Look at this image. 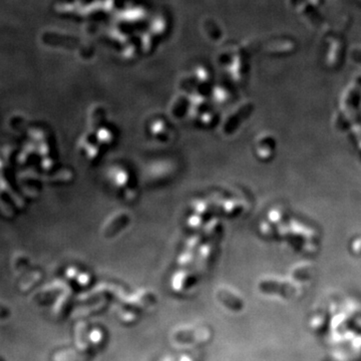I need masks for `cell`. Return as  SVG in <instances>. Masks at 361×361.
I'll list each match as a JSON object with an SVG mask.
<instances>
[{
  "mask_svg": "<svg viewBox=\"0 0 361 361\" xmlns=\"http://www.w3.org/2000/svg\"><path fill=\"white\" fill-rule=\"evenodd\" d=\"M112 186L126 202L131 203L138 199L139 188L133 173L126 166L115 165L109 171Z\"/></svg>",
  "mask_w": 361,
  "mask_h": 361,
  "instance_id": "1",
  "label": "cell"
},
{
  "mask_svg": "<svg viewBox=\"0 0 361 361\" xmlns=\"http://www.w3.org/2000/svg\"><path fill=\"white\" fill-rule=\"evenodd\" d=\"M78 149L80 155L89 164H97L103 156V147L98 142L93 131L83 134L79 140Z\"/></svg>",
  "mask_w": 361,
  "mask_h": 361,
  "instance_id": "2",
  "label": "cell"
},
{
  "mask_svg": "<svg viewBox=\"0 0 361 361\" xmlns=\"http://www.w3.org/2000/svg\"><path fill=\"white\" fill-rule=\"evenodd\" d=\"M149 133L153 140L160 144H170L175 138V131L172 125L164 118L152 120L149 125Z\"/></svg>",
  "mask_w": 361,
  "mask_h": 361,
  "instance_id": "3",
  "label": "cell"
},
{
  "mask_svg": "<svg viewBox=\"0 0 361 361\" xmlns=\"http://www.w3.org/2000/svg\"><path fill=\"white\" fill-rule=\"evenodd\" d=\"M131 221V216L126 211H118L114 213L105 222L102 233L106 239H111L119 235L124 229H126Z\"/></svg>",
  "mask_w": 361,
  "mask_h": 361,
  "instance_id": "4",
  "label": "cell"
},
{
  "mask_svg": "<svg viewBox=\"0 0 361 361\" xmlns=\"http://www.w3.org/2000/svg\"><path fill=\"white\" fill-rule=\"evenodd\" d=\"M215 208H218V210L227 218H235L238 215H240L243 211V205L242 202H240V199L230 196V195H219L218 201L215 200L213 202Z\"/></svg>",
  "mask_w": 361,
  "mask_h": 361,
  "instance_id": "5",
  "label": "cell"
},
{
  "mask_svg": "<svg viewBox=\"0 0 361 361\" xmlns=\"http://www.w3.org/2000/svg\"><path fill=\"white\" fill-rule=\"evenodd\" d=\"M197 283V276L189 268H180L172 277L171 286L176 293H184Z\"/></svg>",
  "mask_w": 361,
  "mask_h": 361,
  "instance_id": "6",
  "label": "cell"
},
{
  "mask_svg": "<svg viewBox=\"0 0 361 361\" xmlns=\"http://www.w3.org/2000/svg\"><path fill=\"white\" fill-rule=\"evenodd\" d=\"M217 242L215 241H211V240H207L204 239L203 243L201 244L198 252H197V256H196V266L197 268L201 271V270H206L209 266V264L211 263L213 257H214V253H215V247H216Z\"/></svg>",
  "mask_w": 361,
  "mask_h": 361,
  "instance_id": "7",
  "label": "cell"
},
{
  "mask_svg": "<svg viewBox=\"0 0 361 361\" xmlns=\"http://www.w3.org/2000/svg\"><path fill=\"white\" fill-rule=\"evenodd\" d=\"M92 131L94 132L98 142L104 149L114 146L118 139L117 130L112 125H109L106 122Z\"/></svg>",
  "mask_w": 361,
  "mask_h": 361,
  "instance_id": "8",
  "label": "cell"
},
{
  "mask_svg": "<svg viewBox=\"0 0 361 361\" xmlns=\"http://www.w3.org/2000/svg\"><path fill=\"white\" fill-rule=\"evenodd\" d=\"M204 238L207 240L218 242L223 234V224L217 217H212L203 228Z\"/></svg>",
  "mask_w": 361,
  "mask_h": 361,
  "instance_id": "9",
  "label": "cell"
},
{
  "mask_svg": "<svg viewBox=\"0 0 361 361\" xmlns=\"http://www.w3.org/2000/svg\"><path fill=\"white\" fill-rule=\"evenodd\" d=\"M214 210L215 206L212 201L204 198H198L193 200L192 202V212L196 213L206 220H210L214 217Z\"/></svg>",
  "mask_w": 361,
  "mask_h": 361,
  "instance_id": "10",
  "label": "cell"
},
{
  "mask_svg": "<svg viewBox=\"0 0 361 361\" xmlns=\"http://www.w3.org/2000/svg\"><path fill=\"white\" fill-rule=\"evenodd\" d=\"M208 222V220H206L205 218H203L202 216L191 212V214L188 216L187 218V226L193 230V231H199L200 229H203L206 225V223Z\"/></svg>",
  "mask_w": 361,
  "mask_h": 361,
  "instance_id": "11",
  "label": "cell"
}]
</instances>
